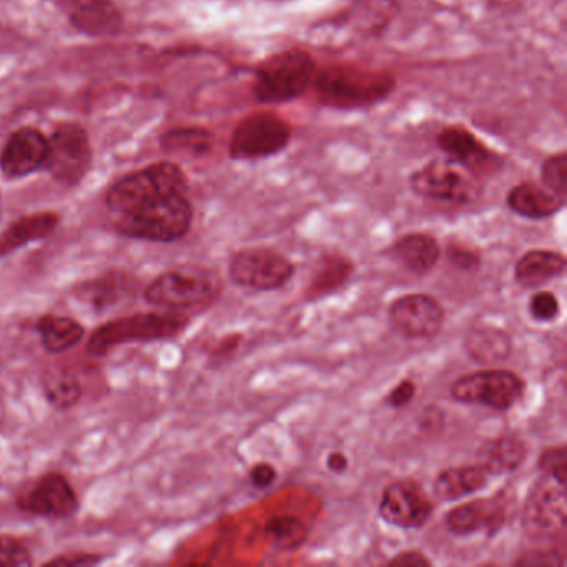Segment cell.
Listing matches in <instances>:
<instances>
[{
  "mask_svg": "<svg viewBox=\"0 0 567 567\" xmlns=\"http://www.w3.org/2000/svg\"><path fill=\"white\" fill-rule=\"evenodd\" d=\"M188 184L178 165L160 162L118 180L105 197L121 234L149 241L180 240L192 227Z\"/></svg>",
  "mask_w": 567,
  "mask_h": 567,
  "instance_id": "cell-1",
  "label": "cell"
},
{
  "mask_svg": "<svg viewBox=\"0 0 567 567\" xmlns=\"http://www.w3.org/2000/svg\"><path fill=\"white\" fill-rule=\"evenodd\" d=\"M316 92L327 105L362 109L387 99L396 80L390 72L368 71L353 65H330L316 72Z\"/></svg>",
  "mask_w": 567,
  "mask_h": 567,
  "instance_id": "cell-2",
  "label": "cell"
},
{
  "mask_svg": "<svg viewBox=\"0 0 567 567\" xmlns=\"http://www.w3.org/2000/svg\"><path fill=\"white\" fill-rule=\"evenodd\" d=\"M222 280L213 269L200 265H184L165 272L147 287L150 305L171 312L206 308L220 297Z\"/></svg>",
  "mask_w": 567,
  "mask_h": 567,
  "instance_id": "cell-3",
  "label": "cell"
},
{
  "mask_svg": "<svg viewBox=\"0 0 567 567\" xmlns=\"http://www.w3.org/2000/svg\"><path fill=\"white\" fill-rule=\"evenodd\" d=\"M316 64L305 50L275 53L255 72L253 93L262 103H284L299 99L315 80Z\"/></svg>",
  "mask_w": 567,
  "mask_h": 567,
  "instance_id": "cell-4",
  "label": "cell"
},
{
  "mask_svg": "<svg viewBox=\"0 0 567 567\" xmlns=\"http://www.w3.org/2000/svg\"><path fill=\"white\" fill-rule=\"evenodd\" d=\"M188 318L184 313H140L127 318L105 323L90 337L87 351L90 355L102 356L117 344L128 341H152L172 338L184 331Z\"/></svg>",
  "mask_w": 567,
  "mask_h": 567,
  "instance_id": "cell-5",
  "label": "cell"
},
{
  "mask_svg": "<svg viewBox=\"0 0 567 567\" xmlns=\"http://www.w3.org/2000/svg\"><path fill=\"white\" fill-rule=\"evenodd\" d=\"M526 383L509 369H481L459 376L451 385V398L456 403L475 404L494 412H509L525 396Z\"/></svg>",
  "mask_w": 567,
  "mask_h": 567,
  "instance_id": "cell-6",
  "label": "cell"
},
{
  "mask_svg": "<svg viewBox=\"0 0 567 567\" xmlns=\"http://www.w3.org/2000/svg\"><path fill=\"white\" fill-rule=\"evenodd\" d=\"M291 140V125L272 112H256L243 118L230 140V155L235 160H260L287 149Z\"/></svg>",
  "mask_w": 567,
  "mask_h": 567,
  "instance_id": "cell-7",
  "label": "cell"
},
{
  "mask_svg": "<svg viewBox=\"0 0 567 567\" xmlns=\"http://www.w3.org/2000/svg\"><path fill=\"white\" fill-rule=\"evenodd\" d=\"M228 275L235 285L255 291H275L293 278L294 265L272 249H245L235 253L228 263Z\"/></svg>",
  "mask_w": 567,
  "mask_h": 567,
  "instance_id": "cell-8",
  "label": "cell"
},
{
  "mask_svg": "<svg viewBox=\"0 0 567 567\" xmlns=\"http://www.w3.org/2000/svg\"><path fill=\"white\" fill-rule=\"evenodd\" d=\"M471 175L451 160H433L412 175L410 185L423 199L462 205L472 202L478 193Z\"/></svg>",
  "mask_w": 567,
  "mask_h": 567,
  "instance_id": "cell-9",
  "label": "cell"
},
{
  "mask_svg": "<svg viewBox=\"0 0 567 567\" xmlns=\"http://www.w3.org/2000/svg\"><path fill=\"white\" fill-rule=\"evenodd\" d=\"M433 501L413 479L388 484L378 504L380 518L400 529H421L433 516Z\"/></svg>",
  "mask_w": 567,
  "mask_h": 567,
  "instance_id": "cell-10",
  "label": "cell"
},
{
  "mask_svg": "<svg viewBox=\"0 0 567 567\" xmlns=\"http://www.w3.org/2000/svg\"><path fill=\"white\" fill-rule=\"evenodd\" d=\"M394 331L408 340H431L440 335L446 322L443 305L425 293L404 294L388 310Z\"/></svg>",
  "mask_w": 567,
  "mask_h": 567,
  "instance_id": "cell-11",
  "label": "cell"
},
{
  "mask_svg": "<svg viewBox=\"0 0 567 567\" xmlns=\"http://www.w3.org/2000/svg\"><path fill=\"white\" fill-rule=\"evenodd\" d=\"M92 164L87 131L77 124H64L53 131L49 140V159L46 167L53 178L67 185L83 180Z\"/></svg>",
  "mask_w": 567,
  "mask_h": 567,
  "instance_id": "cell-12",
  "label": "cell"
},
{
  "mask_svg": "<svg viewBox=\"0 0 567 567\" xmlns=\"http://www.w3.org/2000/svg\"><path fill=\"white\" fill-rule=\"evenodd\" d=\"M567 525L566 484L543 475L526 500L525 526L532 534H556Z\"/></svg>",
  "mask_w": 567,
  "mask_h": 567,
  "instance_id": "cell-13",
  "label": "cell"
},
{
  "mask_svg": "<svg viewBox=\"0 0 567 567\" xmlns=\"http://www.w3.org/2000/svg\"><path fill=\"white\" fill-rule=\"evenodd\" d=\"M49 159V139L36 128H21L11 135L0 155V171L5 177L22 178L46 167Z\"/></svg>",
  "mask_w": 567,
  "mask_h": 567,
  "instance_id": "cell-14",
  "label": "cell"
},
{
  "mask_svg": "<svg viewBox=\"0 0 567 567\" xmlns=\"http://www.w3.org/2000/svg\"><path fill=\"white\" fill-rule=\"evenodd\" d=\"M438 146L448 155V160L468 171L469 174H482L491 167H497L496 155L462 125L446 127L438 135Z\"/></svg>",
  "mask_w": 567,
  "mask_h": 567,
  "instance_id": "cell-15",
  "label": "cell"
},
{
  "mask_svg": "<svg viewBox=\"0 0 567 567\" xmlns=\"http://www.w3.org/2000/svg\"><path fill=\"white\" fill-rule=\"evenodd\" d=\"M24 507L43 518H68L77 511L78 501L67 479L50 472L27 493Z\"/></svg>",
  "mask_w": 567,
  "mask_h": 567,
  "instance_id": "cell-16",
  "label": "cell"
},
{
  "mask_svg": "<svg viewBox=\"0 0 567 567\" xmlns=\"http://www.w3.org/2000/svg\"><path fill=\"white\" fill-rule=\"evenodd\" d=\"M506 518L504 504L496 497L469 501L448 511L444 525L454 536H471L476 532L497 531Z\"/></svg>",
  "mask_w": 567,
  "mask_h": 567,
  "instance_id": "cell-17",
  "label": "cell"
},
{
  "mask_svg": "<svg viewBox=\"0 0 567 567\" xmlns=\"http://www.w3.org/2000/svg\"><path fill=\"white\" fill-rule=\"evenodd\" d=\"M61 5L72 24L89 36H111L121 29V12L109 0H61Z\"/></svg>",
  "mask_w": 567,
  "mask_h": 567,
  "instance_id": "cell-18",
  "label": "cell"
},
{
  "mask_svg": "<svg viewBox=\"0 0 567 567\" xmlns=\"http://www.w3.org/2000/svg\"><path fill=\"white\" fill-rule=\"evenodd\" d=\"M511 212L528 220H544L559 213L566 205V199L551 192L544 185L526 184L511 188L506 199Z\"/></svg>",
  "mask_w": 567,
  "mask_h": 567,
  "instance_id": "cell-19",
  "label": "cell"
},
{
  "mask_svg": "<svg viewBox=\"0 0 567 567\" xmlns=\"http://www.w3.org/2000/svg\"><path fill=\"white\" fill-rule=\"evenodd\" d=\"M388 253L404 269L415 275H426L440 262L441 247L431 235L408 234L394 241Z\"/></svg>",
  "mask_w": 567,
  "mask_h": 567,
  "instance_id": "cell-20",
  "label": "cell"
},
{
  "mask_svg": "<svg viewBox=\"0 0 567 567\" xmlns=\"http://www.w3.org/2000/svg\"><path fill=\"white\" fill-rule=\"evenodd\" d=\"M491 476L481 465L456 466L444 469L433 482V494L440 503L465 500L484 490Z\"/></svg>",
  "mask_w": 567,
  "mask_h": 567,
  "instance_id": "cell-21",
  "label": "cell"
},
{
  "mask_svg": "<svg viewBox=\"0 0 567 567\" xmlns=\"http://www.w3.org/2000/svg\"><path fill=\"white\" fill-rule=\"evenodd\" d=\"M528 444L516 434H504L479 451V465L490 476L511 475L521 468L528 457Z\"/></svg>",
  "mask_w": 567,
  "mask_h": 567,
  "instance_id": "cell-22",
  "label": "cell"
},
{
  "mask_svg": "<svg viewBox=\"0 0 567 567\" xmlns=\"http://www.w3.org/2000/svg\"><path fill=\"white\" fill-rule=\"evenodd\" d=\"M566 259L553 250H531L518 260L515 278L521 287L539 288L554 278L563 277Z\"/></svg>",
  "mask_w": 567,
  "mask_h": 567,
  "instance_id": "cell-23",
  "label": "cell"
},
{
  "mask_svg": "<svg viewBox=\"0 0 567 567\" xmlns=\"http://www.w3.org/2000/svg\"><path fill=\"white\" fill-rule=\"evenodd\" d=\"M58 225L59 217L55 213H37V215L21 218L0 237V256L9 255L14 250L22 249L30 241L49 237L58 228Z\"/></svg>",
  "mask_w": 567,
  "mask_h": 567,
  "instance_id": "cell-24",
  "label": "cell"
},
{
  "mask_svg": "<svg viewBox=\"0 0 567 567\" xmlns=\"http://www.w3.org/2000/svg\"><path fill=\"white\" fill-rule=\"evenodd\" d=\"M469 356L482 365H494L509 358L513 343L511 338L497 328H475L466 338Z\"/></svg>",
  "mask_w": 567,
  "mask_h": 567,
  "instance_id": "cell-25",
  "label": "cell"
},
{
  "mask_svg": "<svg viewBox=\"0 0 567 567\" xmlns=\"http://www.w3.org/2000/svg\"><path fill=\"white\" fill-rule=\"evenodd\" d=\"M39 331L43 346L50 353L71 350L84 337L83 325L65 316H43L39 322Z\"/></svg>",
  "mask_w": 567,
  "mask_h": 567,
  "instance_id": "cell-26",
  "label": "cell"
},
{
  "mask_svg": "<svg viewBox=\"0 0 567 567\" xmlns=\"http://www.w3.org/2000/svg\"><path fill=\"white\" fill-rule=\"evenodd\" d=\"M265 538L269 546L278 551L299 550L308 538V528L305 522L293 515L274 516L265 525Z\"/></svg>",
  "mask_w": 567,
  "mask_h": 567,
  "instance_id": "cell-27",
  "label": "cell"
},
{
  "mask_svg": "<svg viewBox=\"0 0 567 567\" xmlns=\"http://www.w3.org/2000/svg\"><path fill=\"white\" fill-rule=\"evenodd\" d=\"M43 393L59 410H67L80 400V383L74 373L64 368L47 369L42 376Z\"/></svg>",
  "mask_w": 567,
  "mask_h": 567,
  "instance_id": "cell-28",
  "label": "cell"
},
{
  "mask_svg": "<svg viewBox=\"0 0 567 567\" xmlns=\"http://www.w3.org/2000/svg\"><path fill=\"white\" fill-rule=\"evenodd\" d=\"M351 272H353V265L350 260L340 255H328L327 259L322 260V266L310 284V294L322 297V294L337 290L348 280Z\"/></svg>",
  "mask_w": 567,
  "mask_h": 567,
  "instance_id": "cell-29",
  "label": "cell"
},
{
  "mask_svg": "<svg viewBox=\"0 0 567 567\" xmlns=\"http://www.w3.org/2000/svg\"><path fill=\"white\" fill-rule=\"evenodd\" d=\"M212 134L203 128H177L165 134L162 147L168 152L203 155L212 149Z\"/></svg>",
  "mask_w": 567,
  "mask_h": 567,
  "instance_id": "cell-30",
  "label": "cell"
},
{
  "mask_svg": "<svg viewBox=\"0 0 567 567\" xmlns=\"http://www.w3.org/2000/svg\"><path fill=\"white\" fill-rule=\"evenodd\" d=\"M543 185L556 196L567 197V153L550 156L543 165Z\"/></svg>",
  "mask_w": 567,
  "mask_h": 567,
  "instance_id": "cell-31",
  "label": "cell"
},
{
  "mask_svg": "<svg viewBox=\"0 0 567 567\" xmlns=\"http://www.w3.org/2000/svg\"><path fill=\"white\" fill-rule=\"evenodd\" d=\"M541 472L551 478L557 479V481L566 484L567 481V450L564 444L560 446L547 448L538 463Z\"/></svg>",
  "mask_w": 567,
  "mask_h": 567,
  "instance_id": "cell-32",
  "label": "cell"
},
{
  "mask_svg": "<svg viewBox=\"0 0 567 567\" xmlns=\"http://www.w3.org/2000/svg\"><path fill=\"white\" fill-rule=\"evenodd\" d=\"M560 305L553 291L539 290L529 302V313L539 323L553 322L559 316Z\"/></svg>",
  "mask_w": 567,
  "mask_h": 567,
  "instance_id": "cell-33",
  "label": "cell"
},
{
  "mask_svg": "<svg viewBox=\"0 0 567 567\" xmlns=\"http://www.w3.org/2000/svg\"><path fill=\"white\" fill-rule=\"evenodd\" d=\"M33 557L17 539L0 538V567L30 566Z\"/></svg>",
  "mask_w": 567,
  "mask_h": 567,
  "instance_id": "cell-34",
  "label": "cell"
},
{
  "mask_svg": "<svg viewBox=\"0 0 567 567\" xmlns=\"http://www.w3.org/2000/svg\"><path fill=\"white\" fill-rule=\"evenodd\" d=\"M416 396V385L415 381L410 380V378H404L401 380L390 393L385 398V403L387 406L393 410H401L404 406H408Z\"/></svg>",
  "mask_w": 567,
  "mask_h": 567,
  "instance_id": "cell-35",
  "label": "cell"
},
{
  "mask_svg": "<svg viewBox=\"0 0 567 567\" xmlns=\"http://www.w3.org/2000/svg\"><path fill=\"white\" fill-rule=\"evenodd\" d=\"M275 479H277V469L268 463H260L250 471V481L259 490H266L274 484Z\"/></svg>",
  "mask_w": 567,
  "mask_h": 567,
  "instance_id": "cell-36",
  "label": "cell"
},
{
  "mask_svg": "<svg viewBox=\"0 0 567 567\" xmlns=\"http://www.w3.org/2000/svg\"><path fill=\"white\" fill-rule=\"evenodd\" d=\"M390 566H429L431 560L418 551H404V553L398 554L393 559L388 560Z\"/></svg>",
  "mask_w": 567,
  "mask_h": 567,
  "instance_id": "cell-37",
  "label": "cell"
},
{
  "mask_svg": "<svg viewBox=\"0 0 567 567\" xmlns=\"http://www.w3.org/2000/svg\"><path fill=\"white\" fill-rule=\"evenodd\" d=\"M450 259L457 268L462 269H472L479 262L478 256L466 249H451Z\"/></svg>",
  "mask_w": 567,
  "mask_h": 567,
  "instance_id": "cell-38",
  "label": "cell"
},
{
  "mask_svg": "<svg viewBox=\"0 0 567 567\" xmlns=\"http://www.w3.org/2000/svg\"><path fill=\"white\" fill-rule=\"evenodd\" d=\"M348 465H350V462H348L346 454L341 453V451H333V453L328 456V469L335 472V475H343L348 469Z\"/></svg>",
  "mask_w": 567,
  "mask_h": 567,
  "instance_id": "cell-39",
  "label": "cell"
},
{
  "mask_svg": "<svg viewBox=\"0 0 567 567\" xmlns=\"http://www.w3.org/2000/svg\"><path fill=\"white\" fill-rule=\"evenodd\" d=\"M96 557H78V559H58L52 560V564H67V566H72V564H90L96 563Z\"/></svg>",
  "mask_w": 567,
  "mask_h": 567,
  "instance_id": "cell-40",
  "label": "cell"
}]
</instances>
